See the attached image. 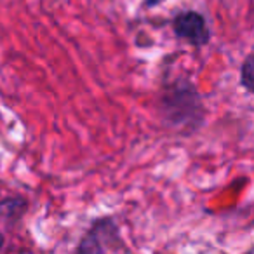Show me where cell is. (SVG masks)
Wrapping results in <instances>:
<instances>
[{"label":"cell","mask_w":254,"mask_h":254,"mask_svg":"<svg viewBox=\"0 0 254 254\" xmlns=\"http://www.w3.org/2000/svg\"><path fill=\"white\" fill-rule=\"evenodd\" d=\"M173 28L180 39H185L187 42L193 44V46H204V44L209 42L207 25H205V19L198 12H181L174 19Z\"/></svg>","instance_id":"obj_1"},{"label":"cell","mask_w":254,"mask_h":254,"mask_svg":"<svg viewBox=\"0 0 254 254\" xmlns=\"http://www.w3.org/2000/svg\"><path fill=\"white\" fill-rule=\"evenodd\" d=\"M240 84L246 91L254 94V53L246 58L240 68Z\"/></svg>","instance_id":"obj_2"},{"label":"cell","mask_w":254,"mask_h":254,"mask_svg":"<svg viewBox=\"0 0 254 254\" xmlns=\"http://www.w3.org/2000/svg\"><path fill=\"white\" fill-rule=\"evenodd\" d=\"M0 246H2V237H0Z\"/></svg>","instance_id":"obj_3"}]
</instances>
